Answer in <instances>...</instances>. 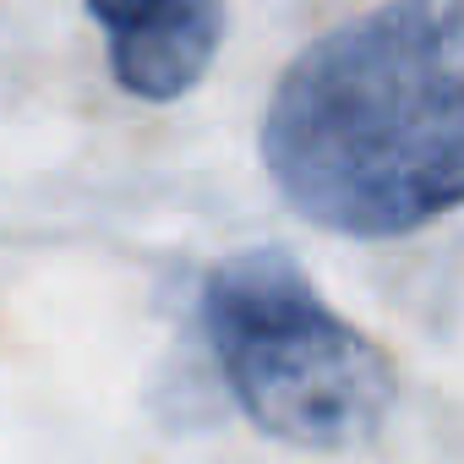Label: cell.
Listing matches in <instances>:
<instances>
[{"label": "cell", "mask_w": 464, "mask_h": 464, "mask_svg": "<svg viewBox=\"0 0 464 464\" xmlns=\"http://www.w3.org/2000/svg\"><path fill=\"white\" fill-rule=\"evenodd\" d=\"M263 169L317 229L388 241L464 208V0H382L312 39L263 110Z\"/></svg>", "instance_id": "obj_1"}, {"label": "cell", "mask_w": 464, "mask_h": 464, "mask_svg": "<svg viewBox=\"0 0 464 464\" xmlns=\"http://www.w3.org/2000/svg\"><path fill=\"white\" fill-rule=\"evenodd\" d=\"M202 334L246 420L290 448H366L399 399L377 339L339 317L279 246L224 257L202 285Z\"/></svg>", "instance_id": "obj_2"}, {"label": "cell", "mask_w": 464, "mask_h": 464, "mask_svg": "<svg viewBox=\"0 0 464 464\" xmlns=\"http://www.w3.org/2000/svg\"><path fill=\"white\" fill-rule=\"evenodd\" d=\"M110 44V77L148 104L186 99L218 61L224 0H88Z\"/></svg>", "instance_id": "obj_3"}]
</instances>
